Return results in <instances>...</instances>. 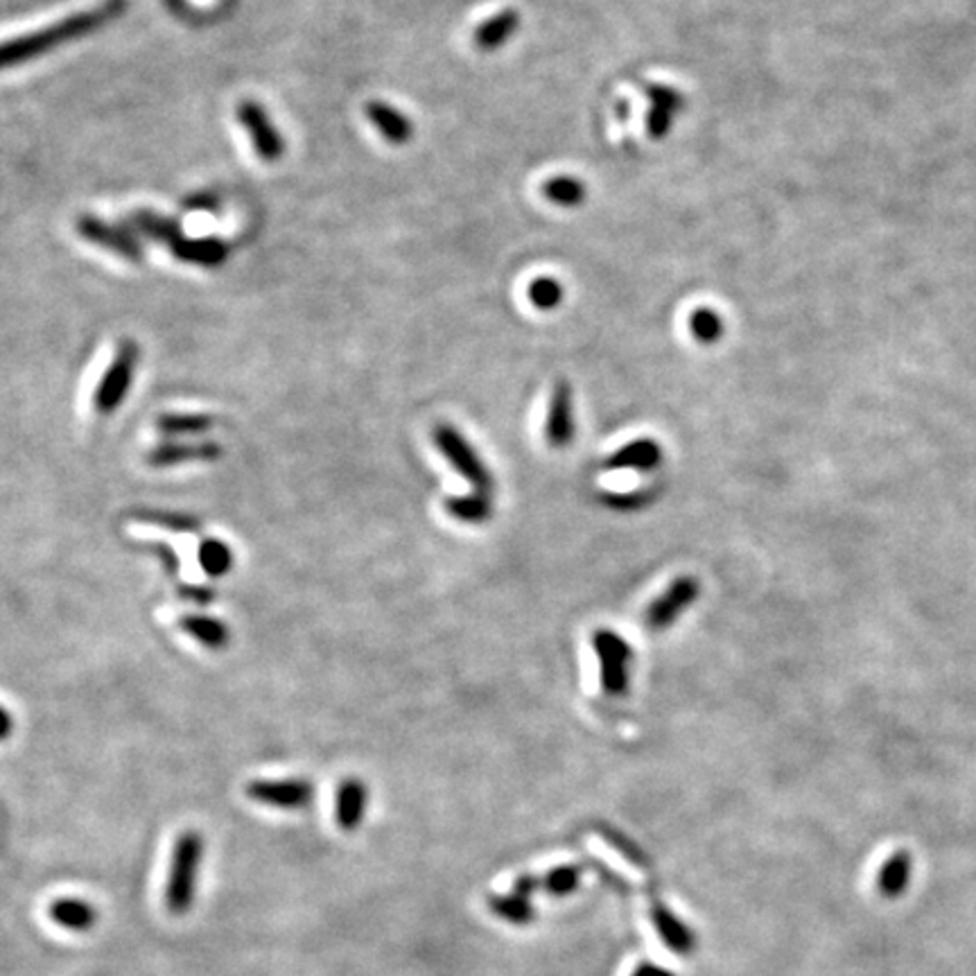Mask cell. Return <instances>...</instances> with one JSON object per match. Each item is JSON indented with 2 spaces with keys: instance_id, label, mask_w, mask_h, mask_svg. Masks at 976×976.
<instances>
[{
  "instance_id": "10",
  "label": "cell",
  "mask_w": 976,
  "mask_h": 976,
  "mask_svg": "<svg viewBox=\"0 0 976 976\" xmlns=\"http://www.w3.org/2000/svg\"><path fill=\"white\" fill-rule=\"evenodd\" d=\"M644 96L649 98L647 134L653 140H660L671 131L676 116L686 109L688 100L679 89L669 85H649L644 89Z\"/></svg>"
},
{
  "instance_id": "30",
  "label": "cell",
  "mask_w": 976,
  "mask_h": 976,
  "mask_svg": "<svg viewBox=\"0 0 976 976\" xmlns=\"http://www.w3.org/2000/svg\"><path fill=\"white\" fill-rule=\"evenodd\" d=\"M12 732H14V717L6 706H0V741L10 739Z\"/></svg>"
},
{
  "instance_id": "11",
  "label": "cell",
  "mask_w": 976,
  "mask_h": 976,
  "mask_svg": "<svg viewBox=\"0 0 976 976\" xmlns=\"http://www.w3.org/2000/svg\"><path fill=\"white\" fill-rule=\"evenodd\" d=\"M221 457V445L213 441H199V443H159L147 453V464L152 469H170L179 464H213Z\"/></svg>"
},
{
  "instance_id": "13",
  "label": "cell",
  "mask_w": 976,
  "mask_h": 976,
  "mask_svg": "<svg viewBox=\"0 0 976 976\" xmlns=\"http://www.w3.org/2000/svg\"><path fill=\"white\" fill-rule=\"evenodd\" d=\"M662 464V447L653 438H635L622 447L604 462L607 471H638V473H653Z\"/></svg>"
},
{
  "instance_id": "4",
  "label": "cell",
  "mask_w": 976,
  "mask_h": 976,
  "mask_svg": "<svg viewBox=\"0 0 976 976\" xmlns=\"http://www.w3.org/2000/svg\"><path fill=\"white\" fill-rule=\"evenodd\" d=\"M432 441L438 447V453L447 460L469 484L475 486L477 493H491L493 491V475L489 466L477 455L475 445L462 434L460 427L450 423H438L432 430Z\"/></svg>"
},
{
  "instance_id": "5",
  "label": "cell",
  "mask_w": 976,
  "mask_h": 976,
  "mask_svg": "<svg viewBox=\"0 0 976 976\" xmlns=\"http://www.w3.org/2000/svg\"><path fill=\"white\" fill-rule=\"evenodd\" d=\"M701 597V583L692 574L676 576L644 611V627L649 631H667L690 611Z\"/></svg>"
},
{
  "instance_id": "24",
  "label": "cell",
  "mask_w": 976,
  "mask_h": 976,
  "mask_svg": "<svg viewBox=\"0 0 976 976\" xmlns=\"http://www.w3.org/2000/svg\"><path fill=\"white\" fill-rule=\"evenodd\" d=\"M543 195L548 197V201L561 208H576L585 201L588 188L581 179L572 175H556L543 184Z\"/></svg>"
},
{
  "instance_id": "34",
  "label": "cell",
  "mask_w": 976,
  "mask_h": 976,
  "mask_svg": "<svg viewBox=\"0 0 976 976\" xmlns=\"http://www.w3.org/2000/svg\"><path fill=\"white\" fill-rule=\"evenodd\" d=\"M644 976H667V974H662V972H655V969H651V972H647Z\"/></svg>"
},
{
  "instance_id": "22",
  "label": "cell",
  "mask_w": 976,
  "mask_h": 976,
  "mask_svg": "<svg viewBox=\"0 0 976 976\" xmlns=\"http://www.w3.org/2000/svg\"><path fill=\"white\" fill-rule=\"evenodd\" d=\"M197 561H199L204 574L210 579L227 576L236 565L234 550L221 539H204L199 543V550H197Z\"/></svg>"
},
{
  "instance_id": "3",
  "label": "cell",
  "mask_w": 976,
  "mask_h": 976,
  "mask_svg": "<svg viewBox=\"0 0 976 976\" xmlns=\"http://www.w3.org/2000/svg\"><path fill=\"white\" fill-rule=\"evenodd\" d=\"M592 651L599 660V681L609 697L620 699L631 688V664L635 653L631 644L611 629H597L590 638Z\"/></svg>"
},
{
  "instance_id": "32",
  "label": "cell",
  "mask_w": 976,
  "mask_h": 976,
  "mask_svg": "<svg viewBox=\"0 0 976 976\" xmlns=\"http://www.w3.org/2000/svg\"><path fill=\"white\" fill-rule=\"evenodd\" d=\"M184 594H186V599H190V602H199V604L213 602V592L204 590V588H190V590H184Z\"/></svg>"
},
{
  "instance_id": "1",
  "label": "cell",
  "mask_w": 976,
  "mask_h": 976,
  "mask_svg": "<svg viewBox=\"0 0 976 976\" xmlns=\"http://www.w3.org/2000/svg\"><path fill=\"white\" fill-rule=\"evenodd\" d=\"M125 10H127V0H105V3L96 10L66 17L63 21L48 26L43 30L3 41L0 43V70L17 66V63H26L34 57H41L43 52H48L52 48L63 46V43L78 41V39L100 30L102 26L111 23L114 19H118Z\"/></svg>"
},
{
  "instance_id": "33",
  "label": "cell",
  "mask_w": 976,
  "mask_h": 976,
  "mask_svg": "<svg viewBox=\"0 0 976 976\" xmlns=\"http://www.w3.org/2000/svg\"><path fill=\"white\" fill-rule=\"evenodd\" d=\"M166 3H168L175 12H181V10L186 8V0H166Z\"/></svg>"
},
{
  "instance_id": "6",
  "label": "cell",
  "mask_w": 976,
  "mask_h": 976,
  "mask_svg": "<svg viewBox=\"0 0 976 976\" xmlns=\"http://www.w3.org/2000/svg\"><path fill=\"white\" fill-rule=\"evenodd\" d=\"M138 357H140V353H138L136 342L125 339L118 346L109 368L105 371L102 381H100V385L96 390V396H93L96 412L107 416V414H114L125 403V398H127V394L131 390V383H134V373H136V366H138Z\"/></svg>"
},
{
  "instance_id": "15",
  "label": "cell",
  "mask_w": 976,
  "mask_h": 976,
  "mask_svg": "<svg viewBox=\"0 0 976 976\" xmlns=\"http://www.w3.org/2000/svg\"><path fill=\"white\" fill-rule=\"evenodd\" d=\"M50 920L72 934H87L98 925V909L82 897H57L48 907Z\"/></svg>"
},
{
  "instance_id": "12",
  "label": "cell",
  "mask_w": 976,
  "mask_h": 976,
  "mask_svg": "<svg viewBox=\"0 0 976 976\" xmlns=\"http://www.w3.org/2000/svg\"><path fill=\"white\" fill-rule=\"evenodd\" d=\"M574 394L568 381H559L552 392V403L548 410L545 438L552 447H565L574 441Z\"/></svg>"
},
{
  "instance_id": "23",
  "label": "cell",
  "mask_w": 976,
  "mask_h": 976,
  "mask_svg": "<svg viewBox=\"0 0 976 976\" xmlns=\"http://www.w3.org/2000/svg\"><path fill=\"white\" fill-rule=\"evenodd\" d=\"M445 511L460 522L466 524H482L493 517V500L491 493H471L464 497H450L445 500Z\"/></svg>"
},
{
  "instance_id": "7",
  "label": "cell",
  "mask_w": 976,
  "mask_h": 976,
  "mask_svg": "<svg viewBox=\"0 0 976 976\" xmlns=\"http://www.w3.org/2000/svg\"><path fill=\"white\" fill-rule=\"evenodd\" d=\"M247 798L274 807V809H304L315 800V785L304 778H287V780H254L245 789Z\"/></svg>"
},
{
  "instance_id": "14",
  "label": "cell",
  "mask_w": 976,
  "mask_h": 976,
  "mask_svg": "<svg viewBox=\"0 0 976 976\" xmlns=\"http://www.w3.org/2000/svg\"><path fill=\"white\" fill-rule=\"evenodd\" d=\"M368 807V787L359 778H346L335 793V820L344 832H355L364 822Z\"/></svg>"
},
{
  "instance_id": "9",
  "label": "cell",
  "mask_w": 976,
  "mask_h": 976,
  "mask_svg": "<svg viewBox=\"0 0 976 976\" xmlns=\"http://www.w3.org/2000/svg\"><path fill=\"white\" fill-rule=\"evenodd\" d=\"M78 231L85 240H89L102 249H109L125 260H131V263L142 260L140 243L127 229L114 227V224H107L96 215H82L78 219Z\"/></svg>"
},
{
  "instance_id": "8",
  "label": "cell",
  "mask_w": 976,
  "mask_h": 976,
  "mask_svg": "<svg viewBox=\"0 0 976 976\" xmlns=\"http://www.w3.org/2000/svg\"><path fill=\"white\" fill-rule=\"evenodd\" d=\"M238 120L243 122L245 131L249 134V138L254 142V149H256V155L263 161L274 164V161H278L283 157L285 142H283L280 134L276 131L274 122L269 120L267 111L258 102H254V100L240 102Z\"/></svg>"
},
{
  "instance_id": "21",
  "label": "cell",
  "mask_w": 976,
  "mask_h": 976,
  "mask_svg": "<svg viewBox=\"0 0 976 976\" xmlns=\"http://www.w3.org/2000/svg\"><path fill=\"white\" fill-rule=\"evenodd\" d=\"M517 28H520V14L515 10H502L477 28L475 43L486 52L497 50L513 39Z\"/></svg>"
},
{
  "instance_id": "26",
  "label": "cell",
  "mask_w": 976,
  "mask_h": 976,
  "mask_svg": "<svg viewBox=\"0 0 976 976\" xmlns=\"http://www.w3.org/2000/svg\"><path fill=\"white\" fill-rule=\"evenodd\" d=\"M690 331L694 335V339H699L703 346H712L717 344L723 333H726V324L721 319V315L712 308H697L690 315Z\"/></svg>"
},
{
  "instance_id": "25",
  "label": "cell",
  "mask_w": 976,
  "mask_h": 976,
  "mask_svg": "<svg viewBox=\"0 0 976 976\" xmlns=\"http://www.w3.org/2000/svg\"><path fill=\"white\" fill-rule=\"evenodd\" d=\"M215 421L208 414H161L157 430L166 436H199L210 432Z\"/></svg>"
},
{
  "instance_id": "20",
  "label": "cell",
  "mask_w": 976,
  "mask_h": 976,
  "mask_svg": "<svg viewBox=\"0 0 976 976\" xmlns=\"http://www.w3.org/2000/svg\"><path fill=\"white\" fill-rule=\"evenodd\" d=\"M911 868H914V859L907 850H899L893 857H888L877 875L879 895H884L886 899H895L903 895L909 886Z\"/></svg>"
},
{
  "instance_id": "19",
  "label": "cell",
  "mask_w": 976,
  "mask_h": 976,
  "mask_svg": "<svg viewBox=\"0 0 976 976\" xmlns=\"http://www.w3.org/2000/svg\"><path fill=\"white\" fill-rule=\"evenodd\" d=\"M179 627L184 629L186 635H190L208 651H221L231 642V629L227 627V622L210 615H186L181 618Z\"/></svg>"
},
{
  "instance_id": "28",
  "label": "cell",
  "mask_w": 976,
  "mask_h": 976,
  "mask_svg": "<svg viewBox=\"0 0 976 976\" xmlns=\"http://www.w3.org/2000/svg\"><path fill=\"white\" fill-rule=\"evenodd\" d=\"M145 520L157 522L159 528H168L172 532H195L199 524L186 515H175V513H142Z\"/></svg>"
},
{
  "instance_id": "31",
  "label": "cell",
  "mask_w": 976,
  "mask_h": 976,
  "mask_svg": "<svg viewBox=\"0 0 976 976\" xmlns=\"http://www.w3.org/2000/svg\"><path fill=\"white\" fill-rule=\"evenodd\" d=\"M188 210H215L217 208V199L210 195H199V197H190L186 201Z\"/></svg>"
},
{
  "instance_id": "16",
  "label": "cell",
  "mask_w": 976,
  "mask_h": 976,
  "mask_svg": "<svg viewBox=\"0 0 976 976\" xmlns=\"http://www.w3.org/2000/svg\"><path fill=\"white\" fill-rule=\"evenodd\" d=\"M172 256L199 267H219L229 258V245L219 238H181L170 247Z\"/></svg>"
},
{
  "instance_id": "2",
  "label": "cell",
  "mask_w": 976,
  "mask_h": 976,
  "mask_svg": "<svg viewBox=\"0 0 976 976\" xmlns=\"http://www.w3.org/2000/svg\"><path fill=\"white\" fill-rule=\"evenodd\" d=\"M204 855H206V841L201 832L186 830L177 837L170 857V873L166 881L168 914L186 916L195 907Z\"/></svg>"
},
{
  "instance_id": "17",
  "label": "cell",
  "mask_w": 976,
  "mask_h": 976,
  "mask_svg": "<svg viewBox=\"0 0 976 976\" xmlns=\"http://www.w3.org/2000/svg\"><path fill=\"white\" fill-rule=\"evenodd\" d=\"M366 118L371 120V125L375 129H378L394 145H405L414 136L412 120L401 109H396L390 102L371 100L366 105Z\"/></svg>"
},
{
  "instance_id": "18",
  "label": "cell",
  "mask_w": 976,
  "mask_h": 976,
  "mask_svg": "<svg viewBox=\"0 0 976 976\" xmlns=\"http://www.w3.org/2000/svg\"><path fill=\"white\" fill-rule=\"evenodd\" d=\"M127 224L136 234L155 240V243H166L168 247H172L177 240L184 238V229L175 219L164 217L155 210H134L127 217Z\"/></svg>"
},
{
  "instance_id": "29",
  "label": "cell",
  "mask_w": 976,
  "mask_h": 976,
  "mask_svg": "<svg viewBox=\"0 0 976 976\" xmlns=\"http://www.w3.org/2000/svg\"><path fill=\"white\" fill-rule=\"evenodd\" d=\"M651 493L647 491H635V493H624V495H604V502L611 509H622V511H631V509H642L647 506Z\"/></svg>"
},
{
  "instance_id": "27",
  "label": "cell",
  "mask_w": 976,
  "mask_h": 976,
  "mask_svg": "<svg viewBox=\"0 0 976 976\" xmlns=\"http://www.w3.org/2000/svg\"><path fill=\"white\" fill-rule=\"evenodd\" d=\"M563 296H565L563 285L552 276H541L530 283V302L539 310H554L556 306H561Z\"/></svg>"
}]
</instances>
